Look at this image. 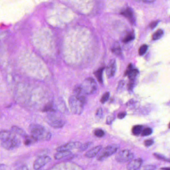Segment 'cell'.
<instances>
[{"mask_svg": "<svg viewBox=\"0 0 170 170\" xmlns=\"http://www.w3.org/2000/svg\"><path fill=\"white\" fill-rule=\"evenodd\" d=\"M121 14L123 16L128 19L129 21L134 22V14L133 11L130 8H126L124 9L121 12Z\"/></svg>", "mask_w": 170, "mask_h": 170, "instance_id": "14", "label": "cell"}, {"mask_svg": "<svg viewBox=\"0 0 170 170\" xmlns=\"http://www.w3.org/2000/svg\"><path fill=\"white\" fill-rule=\"evenodd\" d=\"M16 135L12 131L1 130L0 139L3 148L6 150H11L20 146L21 141Z\"/></svg>", "mask_w": 170, "mask_h": 170, "instance_id": "1", "label": "cell"}, {"mask_svg": "<svg viewBox=\"0 0 170 170\" xmlns=\"http://www.w3.org/2000/svg\"><path fill=\"white\" fill-rule=\"evenodd\" d=\"M104 67H101L95 71L94 75L96 77L97 80L100 83H103V72Z\"/></svg>", "mask_w": 170, "mask_h": 170, "instance_id": "19", "label": "cell"}, {"mask_svg": "<svg viewBox=\"0 0 170 170\" xmlns=\"http://www.w3.org/2000/svg\"><path fill=\"white\" fill-rule=\"evenodd\" d=\"M55 112H49L47 115L46 120L47 123L51 127L55 129H59L64 126L65 121L59 114L56 113Z\"/></svg>", "mask_w": 170, "mask_h": 170, "instance_id": "4", "label": "cell"}, {"mask_svg": "<svg viewBox=\"0 0 170 170\" xmlns=\"http://www.w3.org/2000/svg\"><path fill=\"white\" fill-rule=\"evenodd\" d=\"M142 126L136 125L133 127L132 129V133L135 135H138L142 132Z\"/></svg>", "mask_w": 170, "mask_h": 170, "instance_id": "24", "label": "cell"}, {"mask_svg": "<svg viewBox=\"0 0 170 170\" xmlns=\"http://www.w3.org/2000/svg\"><path fill=\"white\" fill-rule=\"evenodd\" d=\"M43 110V112H48L56 111V110L55 109V106L52 102L48 103L45 106Z\"/></svg>", "mask_w": 170, "mask_h": 170, "instance_id": "23", "label": "cell"}, {"mask_svg": "<svg viewBox=\"0 0 170 170\" xmlns=\"http://www.w3.org/2000/svg\"><path fill=\"white\" fill-rule=\"evenodd\" d=\"M28 129L31 135L37 138L38 141H47L51 139V133L40 124H31L29 126Z\"/></svg>", "mask_w": 170, "mask_h": 170, "instance_id": "2", "label": "cell"}, {"mask_svg": "<svg viewBox=\"0 0 170 170\" xmlns=\"http://www.w3.org/2000/svg\"><path fill=\"white\" fill-rule=\"evenodd\" d=\"M113 117H112V116H108L107 117V121H106V122H107V124H109L110 123H111L113 121Z\"/></svg>", "mask_w": 170, "mask_h": 170, "instance_id": "35", "label": "cell"}, {"mask_svg": "<svg viewBox=\"0 0 170 170\" xmlns=\"http://www.w3.org/2000/svg\"><path fill=\"white\" fill-rule=\"evenodd\" d=\"M101 149H102V146H96V147L91 149L90 150H89L88 151H87L85 154V156L87 158H93L95 156H96L99 152H100Z\"/></svg>", "mask_w": 170, "mask_h": 170, "instance_id": "15", "label": "cell"}, {"mask_svg": "<svg viewBox=\"0 0 170 170\" xmlns=\"http://www.w3.org/2000/svg\"><path fill=\"white\" fill-rule=\"evenodd\" d=\"M142 163V160L140 159L131 160L128 164L127 168L128 170H138L141 167Z\"/></svg>", "mask_w": 170, "mask_h": 170, "instance_id": "12", "label": "cell"}, {"mask_svg": "<svg viewBox=\"0 0 170 170\" xmlns=\"http://www.w3.org/2000/svg\"><path fill=\"white\" fill-rule=\"evenodd\" d=\"M116 71V62L115 59H112L110 61L106 68V72L108 78L113 77Z\"/></svg>", "mask_w": 170, "mask_h": 170, "instance_id": "10", "label": "cell"}, {"mask_svg": "<svg viewBox=\"0 0 170 170\" xmlns=\"http://www.w3.org/2000/svg\"><path fill=\"white\" fill-rule=\"evenodd\" d=\"M162 169H165V170H170V168H162Z\"/></svg>", "mask_w": 170, "mask_h": 170, "instance_id": "37", "label": "cell"}, {"mask_svg": "<svg viewBox=\"0 0 170 170\" xmlns=\"http://www.w3.org/2000/svg\"><path fill=\"white\" fill-rule=\"evenodd\" d=\"M71 152L70 151H61L55 154L54 158L56 160H60L71 156Z\"/></svg>", "mask_w": 170, "mask_h": 170, "instance_id": "16", "label": "cell"}, {"mask_svg": "<svg viewBox=\"0 0 170 170\" xmlns=\"http://www.w3.org/2000/svg\"><path fill=\"white\" fill-rule=\"evenodd\" d=\"M24 144L26 146H30L38 141L36 138L33 136L27 135L24 137Z\"/></svg>", "mask_w": 170, "mask_h": 170, "instance_id": "17", "label": "cell"}, {"mask_svg": "<svg viewBox=\"0 0 170 170\" xmlns=\"http://www.w3.org/2000/svg\"><path fill=\"white\" fill-rule=\"evenodd\" d=\"M142 1L143 2L147 3H151L154 2L155 0H140Z\"/></svg>", "mask_w": 170, "mask_h": 170, "instance_id": "36", "label": "cell"}, {"mask_svg": "<svg viewBox=\"0 0 170 170\" xmlns=\"http://www.w3.org/2000/svg\"><path fill=\"white\" fill-rule=\"evenodd\" d=\"M51 161L50 157L47 156H42L38 158L34 164V168L35 170H39L43 168Z\"/></svg>", "mask_w": 170, "mask_h": 170, "instance_id": "8", "label": "cell"}, {"mask_svg": "<svg viewBox=\"0 0 170 170\" xmlns=\"http://www.w3.org/2000/svg\"><path fill=\"white\" fill-rule=\"evenodd\" d=\"M126 115V113L125 112H121L118 114V117L119 119H122L125 117Z\"/></svg>", "mask_w": 170, "mask_h": 170, "instance_id": "34", "label": "cell"}, {"mask_svg": "<svg viewBox=\"0 0 170 170\" xmlns=\"http://www.w3.org/2000/svg\"><path fill=\"white\" fill-rule=\"evenodd\" d=\"M152 133V130L150 128H146L143 130L141 132L142 136H148L151 135Z\"/></svg>", "mask_w": 170, "mask_h": 170, "instance_id": "30", "label": "cell"}, {"mask_svg": "<svg viewBox=\"0 0 170 170\" xmlns=\"http://www.w3.org/2000/svg\"><path fill=\"white\" fill-rule=\"evenodd\" d=\"M81 145V143L79 142H71L67 143L57 148V151H69L73 149H78Z\"/></svg>", "mask_w": 170, "mask_h": 170, "instance_id": "9", "label": "cell"}, {"mask_svg": "<svg viewBox=\"0 0 170 170\" xmlns=\"http://www.w3.org/2000/svg\"><path fill=\"white\" fill-rule=\"evenodd\" d=\"M69 103L70 109L73 113L80 115L83 112L85 103L75 95L70 96L69 99Z\"/></svg>", "mask_w": 170, "mask_h": 170, "instance_id": "3", "label": "cell"}, {"mask_svg": "<svg viewBox=\"0 0 170 170\" xmlns=\"http://www.w3.org/2000/svg\"><path fill=\"white\" fill-rule=\"evenodd\" d=\"M158 22H158V21H157V20H155V21L152 22L151 23H150V25H149L150 28H152V29L155 28L158 25Z\"/></svg>", "mask_w": 170, "mask_h": 170, "instance_id": "32", "label": "cell"}, {"mask_svg": "<svg viewBox=\"0 0 170 170\" xmlns=\"http://www.w3.org/2000/svg\"><path fill=\"white\" fill-rule=\"evenodd\" d=\"M119 148V146L116 144H112L106 147L100 153L97 158V160L100 161H102L105 160L110 156L115 154Z\"/></svg>", "mask_w": 170, "mask_h": 170, "instance_id": "6", "label": "cell"}, {"mask_svg": "<svg viewBox=\"0 0 170 170\" xmlns=\"http://www.w3.org/2000/svg\"><path fill=\"white\" fill-rule=\"evenodd\" d=\"M96 115L98 117H101L102 115V109L101 108H99L97 109V111L96 112Z\"/></svg>", "mask_w": 170, "mask_h": 170, "instance_id": "33", "label": "cell"}, {"mask_svg": "<svg viewBox=\"0 0 170 170\" xmlns=\"http://www.w3.org/2000/svg\"><path fill=\"white\" fill-rule=\"evenodd\" d=\"M133 157V154L131 151L127 150H123L118 153L116 155L115 159L118 162L123 163L129 161Z\"/></svg>", "mask_w": 170, "mask_h": 170, "instance_id": "7", "label": "cell"}, {"mask_svg": "<svg viewBox=\"0 0 170 170\" xmlns=\"http://www.w3.org/2000/svg\"><path fill=\"white\" fill-rule=\"evenodd\" d=\"M94 134L96 137H97L98 138H101V137H103L105 133L103 130L98 129L95 130L94 132Z\"/></svg>", "mask_w": 170, "mask_h": 170, "instance_id": "26", "label": "cell"}, {"mask_svg": "<svg viewBox=\"0 0 170 170\" xmlns=\"http://www.w3.org/2000/svg\"><path fill=\"white\" fill-rule=\"evenodd\" d=\"M138 73V70L134 69L133 67L131 64L129 65L127 69L125 71V75L128 76L129 79H131V80H133V79L135 78Z\"/></svg>", "mask_w": 170, "mask_h": 170, "instance_id": "13", "label": "cell"}, {"mask_svg": "<svg viewBox=\"0 0 170 170\" xmlns=\"http://www.w3.org/2000/svg\"><path fill=\"white\" fill-rule=\"evenodd\" d=\"M148 49V45H144L140 47V49H139V54L140 55H144Z\"/></svg>", "mask_w": 170, "mask_h": 170, "instance_id": "27", "label": "cell"}, {"mask_svg": "<svg viewBox=\"0 0 170 170\" xmlns=\"http://www.w3.org/2000/svg\"><path fill=\"white\" fill-rule=\"evenodd\" d=\"M111 51L112 53L116 55H121L122 53L121 49L118 43H115L112 47Z\"/></svg>", "mask_w": 170, "mask_h": 170, "instance_id": "21", "label": "cell"}, {"mask_svg": "<svg viewBox=\"0 0 170 170\" xmlns=\"http://www.w3.org/2000/svg\"><path fill=\"white\" fill-rule=\"evenodd\" d=\"M80 85L87 95L93 94L97 89V83L92 77L86 78Z\"/></svg>", "mask_w": 170, "mask_h": 170, "instance_id": "5", "label": "cell"}, {"mask_svg": "<svg viewBox=\"0 0 170 170\" xmlns=\"http://www.w3.org/2000/svg\"><path fill=\"white\" fill-rule=\"evenodd\" d=\"M154 156H155V157L159 159V160H162V161H166V162H170V159H169L167 158H166V157H165L164 155H163L162 154H158V153H155L154 154Z\"/></svg>", "mask_w": 170, "mask_h": 170, "instance_id": "28", "label": "cell"}, {"mask_svg": "<svg viewBox=\"0 0 170 170\" xmlns=\"http://www.w3.org/2000/svg\"><path fill=\"white\" fill-rule=\"evenodd\" d=\"M153 143H154V141H153V140H151V139L147 140L145 141V146H147V147L152 145Z\"/></svg>", "mask_w": 170, "mask_h": 170, "instance_id": "31", "label": "cell"}, {"mask_svg": "<svg viewBox=\"0 0 170 170\" xmlns=\"http://www.w3.org/2000/svg\"><path fill=\"white\" fill-rule=\"evenodd\" d=\"M164 35V32L162 30H157L156 32L154 33L153 36H152V39L155 41V40H157L159 39H161L162 38V36Z\"/></svg>", "mask_w": 170, "mask_h": 170, "instance_id": "22", "label": "cell"}, {"mask_svg": "<svg viewBox=\"0 0 170 170\" xmlns=\"http://www.w3.org/2000/svg\"><path fill=\"white\" fill-rule=\"evenodd\" d=\"M73 92H74V95L82 101L85 104L86 103V101H87L86 95L87 94L85 93L84 91H83L81 85L77 86L75 87Z\"/></svg>", "mask_w": 170, "mask_h": 170, "instance_id": "11", "label": "cell"}, {"mask_svg": "<svg viewBox=\"0 0 170 170\" xmlns=\"http://www.w3.org/2000/svg\"><path fill=\"white\" fill-rule=\"evenodd\" d=\"M135 38L134 34L133 32H128L122 39V42L124 43H128L133 40Z\"/></svg>", "mask_w": 170, "mask_h": 170, "instance_id": "20", "label": "cell"}, {"mask_svg": "<svg viewBox=\"0 0 170 170\" xmlns=\"http://www.w3.org/2000/svg\"><path fill=\"white\" fill-rule=\"evenodd\" d=\"M92 142H88L85 143L84 144H81V146L79 147V151L80 152H83L84 151L87 149L88 148L90 147V146L92 145Z\"/></svg>", "mask_w": 170, "mask_h": 170, "instance_id": "25", "label": "cell"}, {"mask_svg": "<svg viewBox=\"0 0 170 170\" xmlns=\"http://www.w3.org/2000/svg\"><path fill=\"white\" fill-rule=\"evenodd\" d=\"M11 131L13 133H14L16 134V135L22 136V137H24L28 135L26 132H25V131L22 129V128L18 127V126H12V128H11Z\"/></svg>", "mask_w": 170, "mask_h": 170, "instance_id": "18", "label": "cell"}, {"mask_svg": "<svg viewBox=\"0 0 170 170\" xmlns=\"http://www.w3.org/2000/svg\"><path fill=\"white\" fill-rule=\"evenodd\" d=\"M110 93L109 92H106L104 94L103 96L101 97L100 99V102L102 103H105L106 101H107L109 98Z\"/></svg>", "mask_w": 170, "mask_h": 170, "instance_id": "29", "label": "cell"}, {"mask_svg": "<svg viewBox=\"0 0 170 170\" xmlns=\"http://www.w3.org/2000/svg\"><path fill=\"white\" fill-rule=\"evenodd\" d=\"M169 128H170V123L169 124Z\"/></svg>", "mask_w": 170, "mask_h": 170, "instance_id": "38", "label": "cell"}]
</instances>
